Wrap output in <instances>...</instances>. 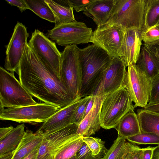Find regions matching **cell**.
<instances>
[{"mask_svg": "<svg viewBox=\"0 0 159 159\" xmlns=\"http://www.w3.org/2000/svg\"><path fill=\"white\" fill-rule=\"evenodd\" d=\"M143 148L135 144L126 142L122 159H143Z\"/></svg>", "mask_w": 159, "mask_h": 159, "instance_id": "obj_31", "label": "cell"}, {"mask_svg": "<svg viewBox=\"0 0 159 159\" xmlns=\"http://www.w3.org/2000/svg\"><path fill=\"white\" fill-rule=\"evenodd\" d=\"M81 99L60 108L43 122L35 133L43 136L56 132L71 124L73 115Z\"/></svg>", "mask_w": 159, "mask_h": 159, "instance_id": "obj_15", "label": "cell"}, {"mask_svg": "<svg viewBox=\"0 0 159 159\" xmlns=\"http://www.w3.org/2000/svg\"><path fill=\"white\" fill-rule=\"evenodd\" d=\"M133 102L124 87L107 95L101 110V127L106 129H115L121 118L135 108Z\"/></svg>", "mask_w": 159, "mask_h": 159, "instance_id": "obj_4", "label": "cell"}, {"mask_svg": "<svg viewBox=\"0 0 159 159\" xmlns=\"http://www.w3.org/2000/svg\"><path fill=\"white\" fill-rule=\"evenodd\" d=\"M26 28L17 22L7 47L5 69L11 72H17L24 53L29 37Z\"/></svg>", "mask_w": 159, "mask_h": 159, "instance_id": "obj_13", "label": "cell"}, {"mask_svg": "<svg viewBox=\"0 0 159 159\" xmlns=\"http://www.w3.org/2000/svg\"><path fill=\"white\" fill-rule=\"evenodd\" d=\"M126 139L134 144L159 145V136L152 133L141 132Z\"/></svg>", "mask_w": 159, "mask_h": 159, "instance_id": "obj_28", "label": "cell"}, {"mask_svg": "<svg viewBox=\"0 0 159 159\" xmlns=\"http://www.w3.org/2000/svg\"><path fill=\"white\" fill-rule=\"evenodd\" d=\"M93 32L84 23L75 20L54 27L48 30L47 36L58 45L66 47L91 42Z\"/></svg>", "mask_w": 159, "mask_h": 159, "instance_id": "obj_9", "label": "cell"}, {"mask_svg": "<svg viewBox=\"0 0 159 159\" xmlns=\"http://www.w3.org/2000/svg\"><path fill=\"white\" fill-rule=\"evenodd\" d=\"M82 139L90 149L94 159H102L108 151L105 142L98 138L89 136L82 137Z\"/></svg>", "mask_w": 159, "mask_h": 159, "instance_id": "obj_27", "label": "cell"}, {"mask_svg": "<svg viewBox=\"0 0 159 159\" xmlns=\"http://www.w3.org/2000/svg\"><path fill=\"white\" fill-rule=\"evenodd\" d=\"M124 87L134 103L135 107L143 108L148 104L151 91V79L136 64L128 67Z\"/></svg>", "mask_w": 159, "mask_h": 159, "instance_id": "obj_11", "label": "cell"}, {"mask_svg": "<svg viewBox=\"0 0 159 159\" xmlns=\"http://www.w3.org/2000/svg\"><path fill=\"white\" fill-rule=\"evenodd\" d=\"M60 109L57 106L45 103L0 108V119L37 124L46 121Z\"/></svg>", "mask_w": 159, "mask_h": 159, "instance_id": "obj_7", "label": "cell"}, {"mask_svg": "<svg viewBox=\"0 0 159 159\" xmlns=\"http://www.w3.org/2000/svg\"><path fill=\"white\" fill-rule=\"evenodd\" d=\"M14 128L12 126L8 127L0 128V140L3 139L7 136Z\"/></svg>", "mask_w": 159, "mask_h": 159, "instance_id": "obj_41", "label": "cell"}, {"mask_svg": "<svg viewBox=\"0 0 159 159\" xmlns=\"http://www.w3.org/2000/svg\"><path fill=\"white\" fill-rule=\"evenodd\" d=\"M144 44L159 59V40L152 43Z\"/></svg>", "mask_w": 159, "mask_h": 159, "instance_id": "obj_38", "label": "cell"}, {"mask_svg": "<svg viewBox=\"0 0 159 159\" xmlns=\"http://www.w3.org/2000/svg\"><path fill=\"white\" fill-rule=\"evenodd\" d=\"M141 37L144 44L152 43L159 40V23L141 31Z\"/></svg>", "mask_w": 159, "mask_h": 159, "instance_id": "obj_32", "label": "cell"}, {"mask_svg": "<svg viewBox=\"0 0 159 159\" xmlns=\"http://www.w3.org/2000/svg\"><path fill=\"white\" fill-rule=\"evenodd\" d=\"M92 95L85 97L80 99L73 115L72 124L79 125L84 119V116L86 107Z\"/></svg>", "mask_w": 159, "mask_h": 159, "instance_id": "obj_33", "label": "cell"}, {"mask_svg": "<svg viewBox=\"0 0 159 159\" xmlns=\"http://www.w3.org/2000/svg\"><path fill=\"white\" fill-rule=\"evenodd\" d=\"M48 159H54V156H51L48 158Z\"/></svg>", "mask_w": 159, "mask_h": 159, "instance_id": "obj_45", "label": "cell"}, {"mask_svg": "<svg viewBox=\"0 0 159 159\" xmlns=\"http://www.w3.org/2000/svg\"></svg>", "mask_w": 159, "mask_h": 159, "instance_id": "obj_48", "label": "cell"}, {"mask_svg": "<svg viewBox=\"0 0 159 159\" xmlns=\"http://www.w3.org/2000/svg\"><path fill=\"white\" fill-rule=\"evenodd\" d=\"M68 159H76L75 155L73 156L72 157H70V158Z\"/></svg>", "mask_w": 159, "mask_h": 159, "instance_id": "obj_46", "label": "cell"}, {"mask_svg": "<svg viewBox=\"0 0 159 159\" xmlns=\"http://www.w3.org/2000/svg\"><path fill=\"white\" fill-rule=\"evenodd\" d=\"M154 148L149 146L143 148V159H151Z\"/></svg>", "mask_w": 159, "mask_h": 159, "instance_id": "obj_39", "label": "cell"}, {"mask_svg": "<svg viewBox=\"0 0 159 159\" xmlns=\"http://www.w3.org/2000/svg\"><path fill=\"white\" fill-rule=\"evenodd\" d=\"M30 10L40 18L55 23L53 13L45 0H25Z\"/></svg>", "mask_w": 159, "mask_h": 159, "instance_id": "obj_25", "label": "cell"}, {"mask_svg": "<svg viewBox=\"0 0 159 159\" xmlns=\"http://www.w3.org/2000/svg\"><path fill=\"white\" fill-rule=\"evenodd\" d=\"M45 0L54 15L55 20L54 27L75 20L73 8L61 5L54 1Z\"/></svg>", "mask_w": 159, "mask_h": 159, "instance_id": "obj_24", "label": "cell"}, {"mask_svg": "<svg viewBox=\"0 0 159 159\" xmlns=\"http://www.w3.org/2000/svg\"><path fill=\"white\" fill-rule=\"evenodd\" d=\"M134 110H131L126 113L115 128L118 135L126 139L141 132L138 117Z\"/></svg>", "mask_w": 159, "mask_h": 159, "instance_id": "obj_21", "label": "cell"}, {"mask_svg": "<svg viewBox=\"0 0 159 159\" xmlns=\"http://www.w3.org/2000/svg\"><path fill=\"white\" fill-rule=\"evenodd\" d=\"M95 96L93 107L78 125L77 134L82 137L95 134L101 128L100 116L103 102L107 95Z\"/></svg>", "mask_w": 159, "mask_h": 159, "instance_id": "obj_17", "label": "cell"}, {"mask_svg": "<svg viewBox=\"0 0 159 159\" xmlns=\"http://www.w3.org/2000/svg\"><path fill=\"white\" fill-rule=\"evenodd\" d=\"M79 56L82 76L80 97L82 98L94 94L112 57L93 44L79 48Z\"/></svg>", "mask_w": 159, "mask_h": 159, "instance_id": "obj_2", "label": "cell"}, {"mask_svg": "<svg viewBox=\"0 0 159 159\" xmlns=\"http://www.w3.org/2000/svg\"><path fill=\"white\" fill-rule=\"evenodd\" d=\"M28 43L42 61L60 80L61 53L55 43L39 30L36 29L32 33Z\"/></svg>", "mask_w": 159, "mask_h": 159, "instance_id": "obj_10", "label": "cell"}, {"mask_svg": "<svg viewBox=\"0 0 159 159\" xmlns=\"http://www.w3.org/2000/svg\"><path fill=\"white\" fill-rule=\"evenodd\" d=\"M43 137L27 129L20 143L14 151L6 153L8 159H23L40 147Z\"/></svg>", "mask_w": 159, "mask_h": 159, "instance_id": "obj_18", "label": "cell"}, {"mask_svg": "<svg viewBox=\"0 0 159 159\" xmlns=\"http://www.w3.org/2000/svg\"><path fill=\"white\" fill-rule=\"evenodd\" d=\"M16 73L21 84L32 97L44 103L61 108L78 100L71 97L65 85L28 43Z\"/></svg>", "mask_w": 159, "mask_h": 159, "instance_id": "obj_1", "label": "cell"}, {"mask_svg": "<svg viewBox=\"0 0 159 159\" xmlns=\"http://www.w3.org/2000/svg\"><path fill=\"white\" fill-rule=\"evenodd\" d=\"M5 1L11 5L17 7L21 12L26 9L30 10L25 0H5Z\"/></svg>", "mask_w": 159, "mask_h": 159, "instance_id": "obj_37", "label": "cell"}, {"mask_svg": "<svg viewBox=\"0 0 159 159\" xmlns=\"http://www.w3.org/2000/svg\"><path fill=\"white\" fill-rule=\"evenodd\" d=\"M82 137L73 142L55 155L54 159H68L75 156L84 142Z\"/></svg>", "mask_w": 159, "mask_h": 159, "instance_id": "obj_30", "label": "cell"}, {"mask_svg": "<svg viewBox=\"0 0 159 159\" xmlns=\"http://www.w3.org/2000/svg\"><path fill=\"white\" fill-rule=\"evenodd\" d=\"M148 104H159V73L151 79V88Z\"/></svg>", "mask_w": 159, "mask_h": 159, "instance_id": "obj_35", "label": "cell"}, {"mask_svg": "<svg viewBox=\"0 0 159 159\" xmlns=\"http://www.w3.org/2000/svg\"><path fill=\"white\" fill-rule=\"evenodd\" d=\"M126 66L120 57H112L111 62L93 95H107L124 87Z\"/></svg>", "mask_w": 159, "mask_h": 159, "instance_id": "obj_14", "label": "cell"}, {"mask_svg": "<svg viewBox=\"0 0 159 159\" xmlns=\"http://www.w3.org/2000/svg\"><path fill=\"white\" fill-rule=\"evenodd\" d=\"M151 159H159V145L154 147Z\"/></svg>", "mask_w": 159, "mask_h": 159, "instance_id": "obj_44", "label": "cell"}, {"mask_svg": "<svg viewBox=\"0 0 159 159\" xmlns=\"http://www.w3.org/2000/svg\"><path fill=\"white\" fill-rule=\"evenodd\" d=\"M39 147L33 150L29 155L23 159H36Z\"/></svg>", "mask_w": 159, "mask_h": 159, "instance_id": "obj_43", "label": "cell"}, {"mask_svg": "<svg viewBox=\"0 0 159 159\" xmlns=\"http://www.w3.org/2000/svg\"><path fill=\"white\" fill-rule=\"evenodd\" d=\"M75 156L76 159H93L92 153L87 145L84 142L77 151Z\"/></svg>", "mask_w": 159, "mask_h": 159, "instance_id": "obj_36", "label": "cell"}, {"mask_svg": "<svg viewBox=\"0 0 159 159\" xmlns=\"http://www.w3.org/2000/svg\"><path fill=\"white\" fill-rule=\"evenodd\" d=\"M24 123L17 125L8 135L0 140V155L11 152L18 146L25 132Z\"/></svg>", "mask_w": 159, "mask_h": 159, "instance_id": "obj_23", "label": "cell"}, {"mask_svg": "<svg viewBox=\"0 0 159 159\" xmlns=\"http://www.w3.org/2000/svg\"><path fill=\"white\" fill-rule=\"evenodd\" d=\"M125 30L120 25L106 23L97 26L91 42L104 50L111 57L121 58Z\"/></svg>", "mask_w": 159, "mask_h": 159, "instance_id": "obj_8", "label": "cell"}, {"mask_svg": "<svg viewBox=\"0 0 159 159\" xmlns=\"http://www.w3.org/2000/svg\"><path fill=\"white\" fill-rule=\"evenodd\" d=\"M95 98V96L92 95L88 103V104L86 107L85 111L84 116V119L88 114L92 108Z\"/></svg>", "mask_w": 159, "mask_h": 159, "instance_id": "obj_42", "label": "cell"}, {"mask_svg": "<svg viewBox=\"0 0 159 159\" xmlns=\"http://www.w3.org/2000/svg\"><path fill=\"white\" fill-rule=\"evenodd\" d=\"M141 31L137 29L125 30L120 58L126 67L136 64L142 45Z\"/></svg>", "mask_w": 159, "mask_h": 159, "instance_id": "obj_16", "label": "cell"}, {"mask_svg": "<svg viewBox=\"0 0 159 159\" xmlns=\"http://www.w3.org/2000/svg\"><path fill=\"white\" fill-rule=\"evenodd\" d=\"M126 139L118 136L102 159H122Z\"/></svg>", "mask_w": 159, "mask_h": 159, "instance_id": "obj_29", "label": "cell"}, {"mask_svg": "<svg viewBox=\"0 0 159 159\" xmlns=\"http://www.w3.org/2000/svg\"><path fill=\"white\" fill-rule=\"evenodd\" d=\"M79 48L77 45H69L61 53L60 80L75 100L82 98L80 97L82 76Z\"/></svg>", "mask_w": 159, "mask_h": 159, "instance_id": "obj_6", "label": "cell"}, {"mask_svg": "<svg viewBox=\"0 0 159 159\" xmlns=\"http://www.w3.org/2000/svg\"><path fill=\"white\" fill-rule=\"evenodd\" d=\"M78 125L71 124L52 133L43 136L36 159H48L54 156L82 136L77 134Z\"/></svg>", "mask_w": 159, "mask_h": 159, "instance_id": "obj_12", "label": "cell"}, {"mask_svg": "<svg viewBox=\"0 0 159 159\" xmlns=\"http://www.w3.org/2000/svg\"><path fill=\"white\" fill-rule=\"evenodd\" d=\"M115 0H94L83 13L91 18L97 26L106 23L109 19Z\"/></svg>", "mask_w": 159, "mask_h": 159, "instance_id": "obj_19", "label": "cell"}, {"mask_svg": "<svg viewBox=\"0 0 159 159\" xmlns=\"http://www.w3.org/2000/svg\"><path fill=\"white\" fill-rule=\"evenodd\" d=\"M136 64L151 79L159 73V59L144 44Z\"/></svg>", "mask_w": 159, "mask_h": 159, "instance_id": "obj_20", "label": "cell"}, {"mask_svg": "<svg viewBox=\"0 0 159 159\" xmlns=\"http://www.w3.org/2000/svg\"><path fill=\"white\" fill-rule=\"evenodd\" d=\"M141 132L152 133L159 136V114L144 110L137 111Z\"/></svg>", "mask_w": 159, "mask_h": 159, "instance_id": "obj_22", "label": "cell"}, {"mask_svg": "<svg viewBox=\"0 0 159 159\" xmlns=\"http://www.w3.org/2000/svg\"><path fill=\"white\" fill-rule=\"evenodd\" d=\"M158 23H159V19L158 21Z\"/></svg>", "mask_w": 159, "mask_h": 159, "instance_id": "obj_47", "label": "cell"}, {"mask_svg": "<svg viewBox=\"0 0 159 159\" xmlns=\"http://www.w3.org/2000/svg\"><path fill=\"white\" fill-rule=\"evenodd\" d=\"M159 19V0H148L142 30L158 24Z\"/></svg>", "mask_w": 159, "mask_h": 159, "instance_id": "obj_26", "label": "cell"}, {"mask_svg": "<svg viewBox=\"0 0 159 159\" xmlns=\"http://www.w3.org/2000/svg\"><path fill=\"white\" fill-rule=\"evenodd\" d=\"M0 67V108L33 105L38 103L15 77Z\"/></svg>", "mask_w": 159, "mask_h": 159, "instance_id": "obj_5", "label": "cell"}, {"mask_svg": "<svg viewBox=\"0 0 159 159\" xmlns=\"http://www.w3.org/2000/svg\"><path fill=\"white\" fill-rule=\"evenodd\" d=\"M94 0H59L61 3L73 8L77 12L85 11Z\"/></svg>", "mask_w": 159, "mask_h": 159, "instance_id": "obj_34", "label": "cell"}, {"mask_svg": "<svg viewBox=\"0 0 159 159\" xmlns=\"http://www.w3.org/2000/svg\"><path fill=\"white\" fill-rule=\"evenodd\" d=\"M142 108L145 110L159 114V104H148Z\"/></svg>", "mask_w": 159, "mask_h": 159, "instance_id": "obj_40", "label": "cell"}, {"mask_svg": "<svg viewBox=\"0 0 159 159\" xmlns=\"http://www.w3.org/2000/svg\"><path fill=\"white\" fill-rule=\"evenodd\" d=\"M148 0H115L110 17L106 23L120 25L125 30L142 31Z\"/></svg>", "mask_w": 159, "mask_h": 159, "instance_id": "obj_3", "label": "cell"}]
</instances>
